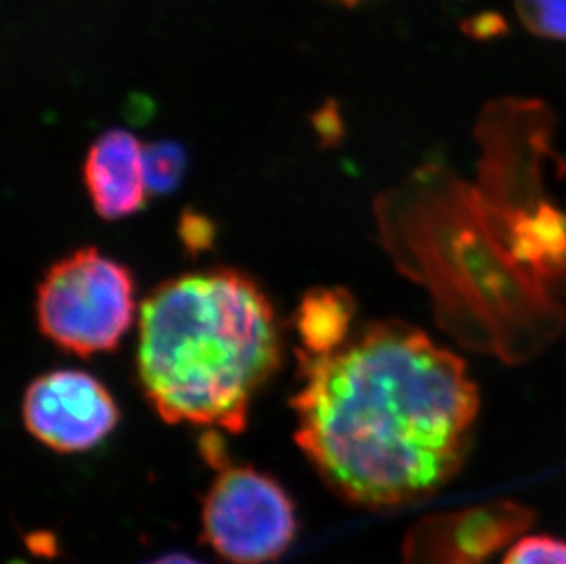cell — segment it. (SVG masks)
<instances>
[{
    "label": "cell",
    "instance_id": "6da1fadb",
    "mask_svg": "<svg viewBox=\"0 0 566 564\" xmlns=\"http://www.w3.org/2000/svg\"><path fill=\"white\" fill-rule=\"evenodd\" d=\"M300 362L295 442L345 501L401 506L459 471L479 395L464 363L423 332L378 323Z\"/></svg>",
    "mask_w": 566,
    "mask_h": 564
},
{
    "label": "cell",
    "instance_id": "7a4b0ae2",
    "mask_svg": "<svg viewBox=\"0 0 566 564\" xmlns=\"http://www.w3.org/2000/svg\"><path fill=\"white\" fill-rule=\"evenodd\" d=\"M279 359L272 303L235 270L164 282L139 310V384L169 424L241 432L253 396Z\"/></svg>",
    "mask_w": 566,
    "mask_h": 564
},
{
    "label": "cell",
    "instance_id": "3957f363",
    "mask_svg": "<svg viewBox=\"0 0 566 564\" xmlns=\"http://www.w3.org/2000/svg\"><path fill=\"white\" fill-rule=\"evenodd\" d=\"M39 331L63 351L91 357L124 340L136 315L133 273L94 248L63 257L39 284Z\"/></svg>",
    "mask_w": 566,
    "mask_h": 564
},
{
    "label": "cell",
    "instance_id": "277c9868",
    "mask_svg": "<svg viewBox=\"0 0 566 564\" xmlns=\"http://www.w3.org/2000/svg\"><path fill=\"white\" fill-rule=\"evenodd\" d=\"M202 510V539L222 560L264 564L294 541V504L283 485L250 466H220Z\"/></svg>",
    "mask_w": 566,
    "mask_h": 564
},
{
    "label": "cell",
    "instance_id": "5b68a950",
    "mask_svg": "<svg viewBox=\"0 0 566 564\" xmlns=\"http://www.w3.org/2000/svg\"><path fill=\"white\" fill-rule=\"evenodd\" d=\"M22 420L46 448L81 452L118 426L119 410L107 387L83 370H54L33 379L22 398Z\"/></svg>",
    "mask_w": 566,
    "mask_h": 564
},
{
    "label": "cell",
    "instance_id": "8992f818",
    "mask_svg": "<svg viewBox=\"0 0 566 564\" xmlns=\"http://www.w3.org/2000/svg\"><path fill=\"white\" fill-rule=\"evenodd\" d=\"M534 522L518 502L503 501L428 516L403 546L406 564H484Z\"/></svg>",
    "mask_w": 566,
    "mask_h": 564
},
{
    "label": "cell",
    "instance_id": "52a82bcc",
    "mask_svg": "<svg viewBox=\"0 0 566 564\" xmlns=\"http://www.w3.org/2000/svg\"><path fill=\"white\" fill-rule=\"evenodd\" d=\"M83 176L92 206L105 220L130 217L149 195L144 145L124 128L107 130L92 144Z\"/></svg>",
    "mask_w": 566,
    "mask_h": 564
},
{
    "label": "cell",
    "instance_id": "ba28073f",
    "mask_svg": "<svg viewBox=\"0 0 566 564\" xmlns=\"http://www.w3.org/2000/svg\"><path fill=\"white\" fill-rule=\"evenodd\" d=\"M354 301L342 288H315L295 312V331L308 356H326L348 341Z\"/></svg>",
    "mask_w": 566,
    "mask_h": 564
},
{
    "label": "cell",
    "instance_id": "9c48e42d",
    "mask_svg": "<svg viewBox=\"0 0 566 564\" xmlns=\"http://www.w3.org/2000/svg\"><path fill=\"white\" fill-rule=\"evenodd\" d=\"M144 164L149 195H167L182 180L186 155L178 145L160 142L144 147Z\"/></svg>",
    "mask_w": 566,
    "mask_h": 564
},
{
    "label": "cell",
    "instance_id": "30bf717a",
    "mask_svg": "<svg viewBox=\"0 0 566 564\" xmlns=\"http://www.w3.org/2000/svg\"><path fill=\"white\" fill-rule=\"evenodd\" d=\"M515 6L530 32L566 39V0H515Z\"/></svg>",
    "mask_w": 566,
    "mask_h": 564
},
{
    "label": "cell",
    "instance_id": "8fae6325",
    "mask_svg": "<svg viewBox=\"0 0 566 564\" xmlns=\"http://www.w3.org/2000/svg\"><path fill=\"white\" fill-rule=\"evenodd\" d=\"M503 564H566V541L552 535L518 539L507 550Z\"/></svg>",
    "mask_w": 566,
    "mask_h": 564
},
{
    "label": "cell",
    "instance_id": "7c38bea8",
    "mask_svg": "<svg viewBox=\"0 0 566 564\" xmlns=\"http://www.w3.org/2000/svg\"><path fill=\"white\" fill-rule=\"evenodd\" d=\"M182 239L189 250H203L213 240V226L200 215H186L182 220Z\"/></svg>",
    "mask_w": 566,
    "mask_h": 564
},
{
    "label": "cell",
    "instance_id": "4fadbf2b",
    "mask_svg": "<svg viewBox=\"0 0 566 564\" xmlns=\"http://www.w3.org/2000/svg\"><path fill=\"white\" fill-rule=\"evenodd\" d=\"M147 564H202L198 563L197 560H192V557H188V555L182 554H169L164 555V557H158V560L150 561Z\"/></svg>",
    "mask_w": 566,
    "mask_h": 564
},
{
    "label": "cell",
    "instance_id": "5bb4252c",
    "mask_svg": "<svg viewBox=\"0 0 566 564\" xmlns=\"http://www.w3.org/2000/svg\"><path fill=\"white\" fill-rule=\"evenodd\" d=\"M343 2H356V0H343Z\"/></svg>",
    "mask_w": 566,
    "mask_h": 564
}]
</instances>
